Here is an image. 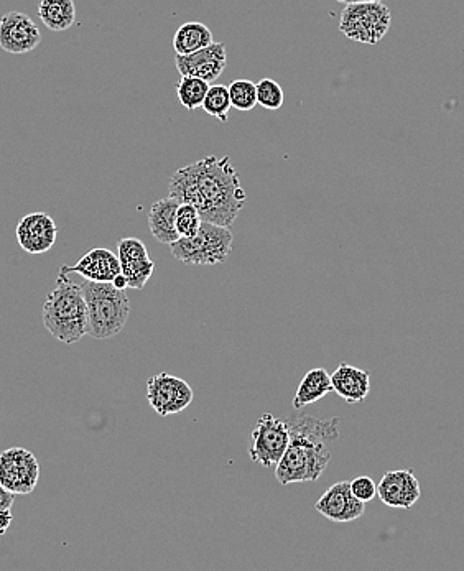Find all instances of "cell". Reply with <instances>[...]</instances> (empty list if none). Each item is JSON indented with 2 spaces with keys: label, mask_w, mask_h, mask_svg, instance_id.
<instances>
[{
  "label": "cell",
  "mask_w": 464,
  "mask_h": 571,
  "mask_svg": "<svg viewBox=\"0 0 464 571\" xmlns=\"http://www.w3.org/2000/svg\"><path fill=\"white\" fill-rule=\"evenodd\" d=\"M38 17L52 32H65L76 22L75 0H40Z\"/></svg>",
  "instance_id": "ffe728a7"
},
{
  "label": "cell",
  "mask_w": 464,
  "mask_h": 571,
  "mask_svg": "<svg viewBox=\"0 0 464 571\" xmlns=\"http://www.w3.org/2000/svg\"><path fill=\"white\" fill-rule=\"evenodd\" d=\"M331 384L333 392H336L341 399L346 400L348 404H358L371 392V374L358 367L341 364L331 374Z\"/></svg>",
  "instance_id": "e0dca14e"
},
{
  "label": "cell",
  "mask_w": 464,
  "mask_h": 571,
  "mask_svg": "<svg viewBox=\"0 0 464 571\" xmlns=\"http://www.w3.org/2000/svg\"><path fill=\"white\" fill-rule=\"evenodd\" d=\"M392 24V15L382 2L348 4L341 12L339 30L344 37L364 45H377L386 37Z\"/></svg>",
  "instance_id": "8992f818"
},
{
  "label": "cell",
  "mask_w": 464,
  "mask_h": 571,
  "mask_svg": "<svg viewBox=\"0 0 464 571\" xmlns=\"http://www.w3.org/2000/svg\"><path fill=\"white\" fill-rule=\"evenodd\" d=\"M168 196L190 203L206 223L232 228L247 201L231 157L216 155L178 168L168 183Z\"/></svg>",
  "instance_id": "6da1fadb"
},
{
  "label": "cell",
  "mask_w": 464,
  "mask_h": 571,
  "mask_svg": "<svg viewBox=\"0 0 464 571\" xmlns=\"http://www.w3.org/2000/svg\"><path fill=\"white\" fill-rule=\"evenodd\" d=\"M377 497L394 509H410L420 501L422 488L410 469H397L382 476L377 484Z\"/></svg>",
  "instance_id": "9a60e30c"
},
{
  "label": "cell",
  "mask_w": 464,
  "mask_h": 571,
  "mask_svg": "<svg viewBox=\"0 0 464 571\" xmlns=\"http://www.w3.org/2000/svg\"><path fill=\"white\" fill-rule=\"evenodd\" d=\"M15 501V494L10 493L9 489H5L2 484H0V511L2 509H10Z\"/></svg>",
  "instance_id": "83f0119b"
},
{
  "label": "cell",
  "mask_w": 464,
  "mask_h": 571,
  "mask_svg": "<svg viewBox=\"0 0 464 571\" xmlns=\"http://www.w3.org/2000/svg\"><path fill=\"white\" fill-rule=\"evenodd\" d=\"M209 83L205 79L195 78V76H181L177 83V96L181 106L186 111H196L205 103L206 93H208Z\"/></svg>",
  "instance_id": "7402d4cb"
},
{
  "label": "cell",
  "mask_w": 464,
  "mask_h": 571,
  "mask_svg": "<svg viewBox=\"0 0 464 571\" xmlns=\"http://www.w3.org/2000/svg\"><path fill=\"white\" fill-rule=\"evenodd\" d=\"M112 285H114V287L119 288V290H126L127 287V279H126V275L119 274L116 275V277H114V280H112Z\"/></svg>",
  "instance_id": "f546056e"
},
{
  "label": "cell",
  "mask_w": 464,
  "mask_h": 571,
  "mask_svg": "<svg viewBox=\"0 0 464 571\" xmlns=\"http://www.w3.org/2000/svg\"><path fill=\"white\" fill-rule=\"evenodd\" d=\"M201 224H203V219L198 209L190 203H180L177 209V219H175V226H177L180 237L195 236Z\"/></svg>",
  "instance_id": "484cf974"
},
{
  "label": "cell",
  "mask_w": 464,
  "mask_h": 571,
  "mask_svg": "<svg viewBox=\"0 0 464 571\" xmlns=\"http://www.w3.org/2000/svg\"><path fill=\"white\" fill-rule=\"evenodd\" d=\"M228 89L232 107L237 111H252L257 106V84L251 79H234Z\"/></svg>",
  "instance_id": "cb8c5ba5"
},
{
  "label": "cell",
  "mask_w": 464,
  "mask_h": 571,
  "mask_svg": "<svg viewBox=\"0 0 464 571\" xmlns=\"http://www.w3.org/2000/svg\"><path fill=\"white\" fill-rule=\"evenodd\" d=\"M19 246L32 256H40L55 246L58 228L47 213H30L20 219L15 229Z\"/></svg>",
  "instance_id": "4fadbf2b"
},
{
  "label": "cell",
  "mask_w": 464,
  "mask_h": 571,
  "mask_svg": "<svg viewBox=\"0 0 464 571\" xmlns=\"http://www.w3.org/2000/svg\"><path fill=\"white\" fill-rule=\"evenodd\" d=\"M290 425V443L279 465L275 478L282 486L297 483H315L330 465L331 453L325 442L339 437V418L318 420L300 415Z\"/></svg>",
  "instance_id": "7a4b0ae2"
},
{
  "label": "cell",
  "mask_w": 464,
  "mask_h": 571,
  "mask_svg": "<svg viewBox=\"0 0 464 571\" xmlns=\"http://www.w3.org/2000/svg\"><path fill=\"white\" fill-rule=\"evenodd\" d=\"M147 399L160 417L180 414L190 407L195 392L188 382L167 372L150 377L147 382Z\"/></svg>",
  "instance_id": "9c48e42d"
},
{
  "label": "cell",
  "mask_w": 464,
  "mask_h": 571,
  "mask_svg": "<svg viewBox=\"0 0 464 571\" xmlns=\"http://www.w3.org/2000/svg\"><path fill=\"white\" fill-rule=\"evenodd\" d=\"M60 272L66 275L78 274L93 282H112L116 275L121 274V260L109 249L99 247L86 252L73 267L61 265Z\"/></svg>",
  "instance_id": "2e32d148"
},
{
  "label": "cell",
  "mask_w": 464,
  "mask_h": 571,
  "mask_svg": "<svg viewBox=\"0 0 464 571\" xmlns=\"http://www.w3.org/2000/svg\"><path fill=\"white\" fill-rule=\"evenodd\" d=\"M43 325L61 343L75 344L88 335V310L83 288L58 274L56 287L47 297L42 310Z\"/></svg>",
  "instance_id": "3957f363"
},
{
  "label": "cell",
  "mask_w": 464,
  "mask_h": 571,
  "mask_svg": "<svg viewBox=\"0 0 464 571\" xmlns=\"http://www.w3.org/2000/svg\"><path fill=\"white\" fill-rule=\"evenodd\" d=\"M285 93L275 79L264 78L257 83V104L269 109V111H279L284 106Z\"/></svg>",
  "instance_id": "d4e9b609"
},
{
  "label": "cell",
  "mask_w": 464,
  "mask_h": 571,
  "mask_svg": "<svg viewBox=\"0 0 464 571\" xmlns=\"http://www.w3.org/2000/svg\"><path fill=\"white\" fill-rule=\"evenodd\" d=\"M351 491L359 501L371 502L377 496V484L369 476H359L351 481Z\"/></svg>",
  "instance_id": "4316f807"
},
{
  "label": "cell",
  "mask_w": 464,
  "mask_h": 571,
  "mask_svg": "<svg viewBox=\"0 0 464 571\" xmlns=\"http://www.w3.org/2000/svg\"><path fill=\"white\" fill-rule=\"evenodd\" d=\"M180 201L175 200L172 196L158 200L152 205L149 213V229L152 236L162 244H173L180 239L175 219H177V209Z\"/></svg>",
  "instance_id": "ac0fdd59"
},
{
  "label": "cell",
  "mask_w": 464,
  "mask_h": 571,
  "mask_svg": "<svg viewBox=\"0 0 464 571\" xmlns=\"http://www.w3.org/2000/svg\"><path fill=\"white\" fill-rule=\"evenodd\" d=\"M316 511L331 522H353L366 512V502L359 501L351 491V481H341L326 489L315 504Z\"/></svg>",
  "instance_id": "7c38bea8"
},
{
  "label": "cell",
  "mask_w": 464,
  "mask_h": 571,
  "mask_svg": "<svg viewBox=\"0 0 464 571\" xmlns=\"http://www.w3.org/2000/svg\"><path fill=\"white\" fill-rule=\"evenodd\" d=\"M180 76H195L213 83L228 66V52L223 42H213L209 47L201 48L190 55H177L175 58Z\"/></svg>",
  "instance_id": "8fae6325"
},
{
  "label": "cell",
  "mask_w": 464,
  "mask_h": 571,
  "mask_svg": "<svg viewBox=\"0 0 464 571\" xmlns=\"http://www.w3.org/2000/svg\"><path fill=\"white\" fill-rule=\"evenodd\" d=\"M330 392H333L330 374L325 369H311L298 386L297 394L293 397V407L297 410L303 409L323 399Z\"/></svg>",
  "instance_id": "d6986e66"
},
{
  "label": "cell",
  "mask_w": 464,
  "mask_h": 571,
  "mask_svg": "<svg viewBox=\"0 0 464 571\" xmlns=\"http://www.w3.org/2000/svg\"><path fill=\"white\" fill-rule=\"evenodd\" d=\"M290 443V425L285 420L264 414L252 430V446L249 456L257 465L272 468L279 465Z\"/></svg>",
  "instance_id": "52a82bcc"
},
{
  "label": "cell",
  "mask_w": 464,
  "mask_h": 571,
  "mask_svg": "<svg viewBox=\"0 0 464 571\" xmlns=\"http://www.w3.org/2000/svg\"><path fill=\"white\" fill-rule=\"evenodd\" d=\"M213 32L201 22L181 25L173 37V50L177 55H190L213 43Z\"/></svg>",
  "instance_id": "44dd1931"
},
{
  "label": "cell",
  "mask_w": 464,
  "mask_h": 571,
  "mask_svg": "<svg viewBox=\"0 0 464 571\" xmlns=\"http://www.w3.org/2000/svg\"><path fill=\"white\" fill-rule=\"evenodd\" d=\"M117 257L121 260V272L126 275L127 287L142 290L155 274L154 260L144 242L126 237L117 244Z\"/></svg>",
  "instance_id": "5bb4252c"
},
{
  "label": "cell",
  "mask_w": 464,
  "mask_h": 571,
  "mask_svg": "<svg viewBox=\"0 0 464 571\" xmlns=\"http://www.w3.org/2000/svg\"><path fill=\"white\" fill-rule=\"evenodd\" d=\"M341 4H358V2H382V0H338Z\"/></svg>",
  "instance_id": "4dcf8cb0"
},
{
  "label": "cell",
  "mask_w": 464,
  "mask_h": 571,
  "mask_svg": "<svg viewBox=\"0 0 464 571\" xmlns=\"http://www.w3.org/2000/svg\"><path fill=\"white\" fill-rule=\"evenodd\" d=\"M40 479V465L32 451L10 448L0 453V484L15 496L33 493Z\"/></svg>",
  "instance_id": "ba28073f"
},
{
  "label": "cell",
  "mask_w": 464,
  "mask_h": 571,
  "mask_svg": "<svg viewBox=\"0 0 464 571\" xmlns=\"http://www.w3.org/2000/svg\"><path fill=\"white\" fill-rule=\"evenodd\" d=\"M81 288L88 310V335L94 339H109L119 335L130 315L126 290H119L112 282L86 279Z\"/></svg>",
  "instance_id": "277c9868"
},
{
  "label": "cell",
  "mask_w": 464,
  "mask_h": 571,
  "mask_svg": "<svg viewBox=\"0 0 464 571\" xmlns=\"http://www.w3.org/2000/svg\"><path fill=\"white\" fill-rule=\"evenodd\" d=\"M231 228L203 221L198 233L170 244L175 259L186 265H218L228 260L232 249Z\"/></svg>",
  "instance_id": "5b68a950"
},
{
  "label": "cell",
  "mask_w": 464,
  "mask_h": 571,
  "mask_svg": "<svg viewBox=\"0 0 464 571\" xmlns=\"http://www.w3.org/2000/svg\"><path fill=\"white\" fill-rule=\"evenodd\" d=\"M12 520H14V516H12L10 509H2V511H0V535L7 534Z\"/></svg>",
  "instance_id": "f1b7e54d"
},
{
  "label": "cell",
  "mask_w": 464,
  "mask_h": 571,
  "mask_svg": "<svg viewBox=\"0 0 464 571\" xmlns=\"http://www.w3.org/2000/svg\"><path fill=\"white\" fill-rule=\"evenodd\" d=\"M42 42V32L27 14L9 12L0 19V48L10 55H25Z\"/></svg>",
  "instance_id": "30bf717a"
},
{
  "label": "cell",
  "mask_w": 464,
  "mask_h": 571,
  "mask_svg": "<svg viewBox=\"0 0 464 571\" xmlns=\"http://www.w3.org/2000/svg\"><path fill=\"white\" fill-rule=\"evenodd\" d=\"M201 107L205 109L206 114H209V116L216 117L221 122L228 121L229 112L232 109L228 86H224V84L209 86L205 103Z\"/></svg>",
  "instance_id": "603a6c76"
}]
</instances>
